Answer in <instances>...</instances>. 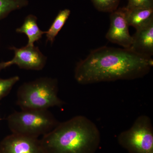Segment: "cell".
Returning <instances> with one entry per match:
<instances>
[{
	"instance_id": "1",
	"label": "cell",
	"mask_w": 153,
	"mask_h": 153,
	"mask_svg": "<svg viewBox=\"0 0 153 153\" xmlns=\"http://www.w3.org/2000/svg\"><path fill=\"white\" fill-rule=\"evenodd\" d=\"M153 66L152 57L129 49L107 47L92 50L76 64L74 78L82 85L141 78Z\"/></svg>"
},
{
	"instance_id": "2",
	"label": "cell",
	"mask_w": 153,
	"mask_h": 153,
	"mask_svg": "<svg viewBox=\"0 0 153 153\" xmlns=\"http://www.w3.org/2000/svg\"><path fill=\"white\" fill-rule=\"evenodd\" d=\"M40 141L44 153H95L100 133L93 122L78 115L59 123Z\"/></svg>"
},
{
	"instance_id": "3",
	"label": "cell",
	"mask_w": 153,
	"mask_h": 153,
	"mask_svg": "<svg viewBox=\"0 0 153 153\" xmlns=\"http://www.w3.org/2000/svg\"><path fill=\"white\" fill-rule=\"evenodd\" d=\"M58 81L43 77L22 84L17 91V104L22 110H48L64 104L58 97Z\"/></svg>"
},
{
	"instance_id": "4",
	"label": "cell",
	"mask_w": 153,
	"mask_h": 153,
	"mask_svg": "<svg viewBox=\"0 0 153 153\" xmlns=\"http://www.w3.org/2000/svg\"><path fill=\"white\" fill-rule=\"evenodd\" d=\"M12 134L38 138L53 129L59 123L48 110H22L7 118Z\"/></svg>"
},
{
	"instance_id": "5",
	"label": "cell",
	"mask_w": 153,
	"mask_h": 153,
	"mask_svg": "<svg viewBox=\"0 0 153 153\" xmlns=\"http://www.w3.org/2000/svg\"><path fill=\"white\" fill-rule=\"evenodd\" d=\"M119 144L129 153H153V127L148 116L138 117L131 127L122 132Z\"/></svg>"
},
{
	"instance_id": "6",
	"label": "cell",
	"mask_w": 153,
	"mask_h": 153,
	"mask_svg": "<svg viewBox=\"0 0 153 153\" xmlns=\"http://www.w3.org/2000/svg\"><path fill=\"white\" fill-rule=\"evenodd\" d=\"M10 49L14 52L13 58L9 61L11 66L16 65L22 69L40 71L46 65L47 57L35 45H27L20 48L13 47Z\"/></svg>"
},
{
	"instance_id": "7",
	"label": "cell",
	"mask_w": 153,
	"mask_h": 153,
	"mask_svg": "<svg viewBox=\"0 0 153 153\" xmlns=\"http://www.w3.org/2000/svg\"><path fill=\"white\" fill-rule=\"evenodd\" d=\"M124 8L116 10L110 15V26L106 38L110 42L118 44L125 49H129L132 43V36L129 33Z\"/></svg>"
},
{
	"instance_id": "8",
	"label": "cell",
	"mask_w": 153,
	"mask_h": 153,
	"mask_svg": "<svg viewBox=\"0 0 153 153\" xmlns=\"http://www.w3.org/2000/svg\"><path fill=\"white\" fill-rule=\"evenodd\" d=\"M0 153H44L40 140L12 134L0 143Z\"/></svg>"
},
{
	"instance_id": "9",
	"label": "cell",
	"mask_w": 153,
	"mask_h": 153,
	"mask_svg": "<svg viewBox=\"0 0 153 153\" xmlns=\"http://www.w3.org/2000/svg\"><path fill=\"white\" fill-rule=\"evenodd\" d=\"M136 30L132 36V43L129 49L140 55L152 57L153 55V21Z\"/></svg>"
},
{
	"instance_id": "10",
	"label": "cell",
	"mask_w": 153,
	"mask_h": 153,
	"mask_svg": "<svg viewBox=\"0 0 153 153\" xmlns=\"http://www.w3.org/2000/svg\"><path fill=\"white\" fill-rule=\"evenodd\" d=\"M37 17L30 14L25 18L23 25L16 30L17 33L25 34L28 38L27 45L34 46V43L39 41L46 31H43L39 28L37 24Z\"/></svg>"
},
{
	"instance_id": "11",
	"label": "cell",
	"mask_w": 153,
	"mask_h": 153,
	"mask_svg": "<svg viewBox=\"0 0 153 153\" xmlns=\"http://www.w3.org/2000/svg\"><path fill=\"white\" fill-rule=\"evenodd\" d=\"M124 9L129 26L136 30L153 21V8Z\"/></svg>"
},
{
	"instance_id": "12",
	"label": "cell",
	"mask_w": 153,
	"mask_h": 153,
	"mask_svg": "<svg viewBox=\"0 0 153 153\" xmlns=\"http://www.w3.org/2000/svg\"><path fill=\"white\" fill-rule=\"evenodd\" d=\"M70 14L71 11L68 9L59 11L49 30L46 31L45 34L47 37V42H50L51 44H53L55 37L63 27Z\"/></svg>"
},
{
	"instance_id": "13",
	"label": "cell",
	"mask_w": 153,
	"mask_h": 153,
	"mask_svg": "<svg viewBox=\"0 0 153 153\" xmlns=\"http://www.w3.org/2000/svg\"><path fill=\"white\" fill-rule=\"evenodd\" d=\"M28 0H0V20L5 19L13 11L29 5Z\"/></svg>"
},
{
	"instance_id": "14",
	"label": "cell",
	"mask_w": 153,
	"mask_h": 153,
	"mask_svg": "<svg viewBox=\"0 0 153 153\" xmlns=\"http://www.w3.org/2000/svg\"><path fill=\"white\" fill-rule=\"evenodd\" d=\"M98 10L112 13L117 10L120 0H91Z\"/></svg>"
},
{
	"instance_id": "15",
	"label": "cell",
	"mask_w": 153,
	"mask_h": 153,
	"mask_svg": "<svg viewBox=\"0 0 153 153\" xmlns=\"http://www.w3.org/2000/svg\"><path fill=\"white\" fill-rule=\"evenodd\" d=\"M19 76H14L7 79L0 78V100L8 95L14 85L19 81Z\"/></svg>"
},
{
	"instance_id": "16",
	"label": "cell",
	"mask_w": 153,
	"mask_h": 153,
	"mask_svg": "<svg viewBox=\"0 0 153 153\" xmlns=\"http://www.w3.org/2000/svg\"><path fill=\"white\" fill-rule=\"evenodd\" d=\"M126 8H153V0H128Z\"/></svg>"
},
{
	"instance_id": "17",
	"label": "cell",
	"mask_w": 153,
	"mask_h": 153,
	"mask_svg": "<svg viewBox=\"0 0 153 153\" xmlns=\"http://www.w3.org/2000/svg\"><path fill=\"white\" fill-rule=\"evenodd\" d=\"M10 66L11 65L9 61H7V62H1L0 63V71Z\"/></svg>"
},
{
	"instance_id": "18",
	"label": "cell",
	"mask_w": 153,
	"mask_h": 153,
	"mask_svg": "<svg viewBox=\"0 0 153 153\" xmlns=\"http://www.w3.org/2000/svg\"><path fill=\"white\" fill-rule=\"evenodd\" d=\"M0 120H1V118H0Z\"/></svg>"
}]
</instances>
